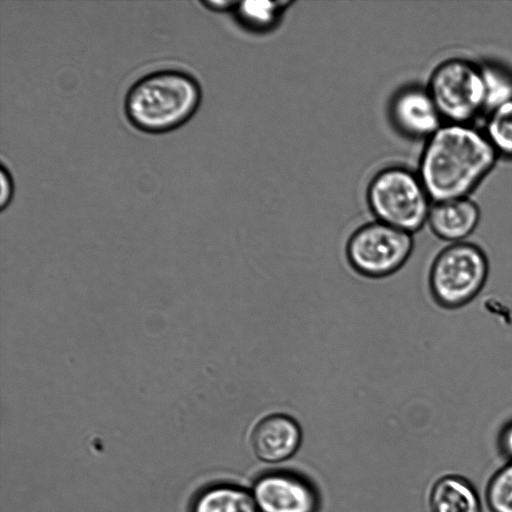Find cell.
<instances>
[{"mask_svg":"<svg viewBox=\"0 0 512 512\" xmlns=\"http://www.w3.org/2000/svg\"><path fill=\"white\" fill-rule=\"evenodd\" d=\"M497 158L484 131L470 124L446 123L428 138L419 178L433 203L467 198Z\"/></svg>","mask_w":512,"mask_h":512,"instance_id":"6da1fadb","label":"cell"},{"mask_svg":"<svg viewBox=\"0 0 512 512\" xmlns=\"http://www.w3.org/2000/svg\"><path fill=\"white\" fill-rule=\"evenodd\" d=\"M201 102L197 79L179 69H160L138 78L124 97V113L139 131L161 134L186 123Z\"/></svg>","mask_w":512,"mask_h":512,"instance_id":"7a4b0ae2","label":"cell"},{"mask_svg":"<svg viewBox=\"0 0 512 512\" xmlns=\"http://www.w3.org/2000/svg\"><path fill=\"white\" fill-rule=\"evenodd\" d=\"M488 259L476 244L463 241L442 249L434 258L428 276L431 296L444 309H457L471 302L484 287Z\"/></svg>","mask_w":512,"mask_h":512,"instance_id":"3957f363","label":"cell"},{"mask_svg":"<svg viewBox=\"0 0 512 512\" xmlns=\"http://www.w3.org/2000/svg\"><path fill=\"white\" fill-rule=\"evenodd\" d=\"M368 202L378 221L410 234L427 223L432 206L421 179L397 167L375 176L369 186Z\"/></svg>","mask_w":512,"mask_h":512,"instance_id":"277c9868","label":"cell"},{"mask_svg":"<svg viewBox=\"0 0 512 512\" xmlns=\"http://www.w3.org/2000/svg\"><path fill=\"white\" fill-rule=\"evenodd\" d=\"M428 92L447 123L469 124L486 109L481 66L464 59H449L432 73Z\"/></svg>","mask_w":512,"mask_h":512,"instance_id":"5b68a950","label":"cell"},{"mask_svg":"<svg viewBox=\"0 0 512 512\" xmlns=\"http://www.w3.org/2000/svg\"><path fill=\"white\" fill-rule=\"evenodd\" d=\"M413 246L412 234L377 221L354 231L345 252L355 272L369 278H383L397 272L408 261Z\"/></svg>","mask_w":512,"mask_h":512,"instance_id":"8992f818","label":"cell"},{"mask_svg":"<svg viewBox=\"0 0 512 512\" xmlns=\"http://www.w3.org/2000/svg\"><path fill=\"white\" fill-rule=\"evenodd\" d=\"M258 512H318L316 487L304 476L278 470L260 475L251 491Z\"/></svg>","mask_w":512,"mask_h":512,"instance_id":"52a82bcc","label":"cell"},{"mask_svg":"<svg viewBox=\"0 0 512 512\" xmlns=\"http://www.w3.org/2000/svg\"><path fill=\"white\" fill-rule=\"evenodd\" d=\"M302 440L298 422L283 413L263 417L252 433V446L259 459L269 463L282 462L293 456Z\"/></svg>","mask_w":512,"mask_h":512,"instance_id":"ba28073f","label":"cell"},{"mask_svg":"<svg viewBox=\"0 0 512 512\" xmlns=\"http://www.w3.org/2000/svg\"><path fill=\"white\" fill-rule=\"evenodd\" d=\"M392 115L397 126L407 135L429 138L441 126L442 117L428 90L409 88L394 99Z\"/></svg>","mask_w":512,"mask_h":512,"instance_id":"9c48e42d","label":"cell"},{"mask_svg":"<svg viewBox=\"0 0 512 512\" xmlns=\"http://www.w3.org/2000/svg\"><path fill=\"white\" fill-rule=\"evenodd\" d=\"M479 220V207L467 197L433 203L427 223L435 236L453 244L465 241Z\"/></svg>","mask_w":512,"mask_h":512,"instance_id":"30bf717a","label":"cell"},{"mask_svg":"<svg viewBox=\"0 0 512 512\" xmlns=\"http://www.w3.org/2000/svg\"><path fill=\"white\" fill-rule=\"evenodd\" d=\"M190 512H258L253 495L231 483H215L194 498Z\"/></svg>","mask_w":512,"mask_h":512,"instance_id":"8fae6325","label":"cell"},{"mask_svg":"<svg viewBox=\"0 0 512 512\" xmlns=\"http://www.w3.org/2000/svg\"><path fill=\"white\" fill-rule=\"evenodd\" d=\"M430 502L433 512H480V501L469 482L445 476L434 485Z\"/></svg>","mask_w":512,"mask_h":512,"instance_id":"7c38bea8","label":"cell"},{"mask_svg":"<svg viewBox=\"0 0 512 512\" xmlns=\"http://www.w3.org/2000/svg\"><path fill=\"white\" fill-rule=\"evenodd\" d=\"M484 133L498 156L512 159V99L489 111Z\"/></svg>","mask_w":512,"mask_h":512,"instance_id":"4fadbf2b","label":"cell"},{"mask_svg":"<svg viewBox=\"0 0 512 512\" xmlns=\"http://www.w3.org/2000/svg\"><path fill=\"white\" fill-rule=\"evenodd\" d=\"M481 70L485 86L486 109L491 111L512 99V75L510 73L494 64L483 65Z\"/></svg>","mask_w":512,"mask_h":512,"instance_id":"5bb4252c","label":"cell"},{"mask_svg":"<svg viewBox=\"0 0 512 512\" xmlns=\"http://www.w3.org/2000/svg\"><path fill=\"white\" fill-rule=\"evenodd\" d=\"M282 2L244 1L234 8L242 23L254 29L271 27L278 19Z\"/></svg>","mask_w":512,"mask_h":512,"instance_id":"9a60e30c","label":"cell"},{"mask_svg":"<svg viewBox=\"0 0 512 512\" xmlns=\"http://www.w3.org/2000/svg\"><path fill=\"white\" fill-rule=\"evenodd\" d=\"M487 500L492 512H512V461L491 479Z\"/></svg>","mask_w":512,"mask_h":512,"instance_id":"2e32d148","label":"cell"},{"mask_svg":"<svg viewBox=\"0 0 512 512\" xmlns=\"http://www.w3.org/2000/svg\"><path fill=\"white\" fill-rule=\"evenodd\" d=\"M0 180H1V196H0V205L1 208H5L12 199L13 196V180L10 172L1 164L0 167Z\"/></svg>","mask_w":512,"mask_h":512,"instance_id":"e0dca14e","label":"cell"},{"mask_svg":"<svg viewBox=\"0 0 512 512\" xmlns=\"http://www.w3.org/2000/svg\"><path fill=\"white\" fill-rule=\"evenodd\" d=\"M500 445L504 453L512 460V421L502 430Z\"/></svg>","mask_w":512,"mask_h":512,"instance_id":"ac0fdd59","label":"cell"},{"mask_svg":"<svg viewBox=\"0 0 512 512\" xmlns=\"http://www.w3.org/2000/svg\"><path fill=\"white\" fill-rule=\"evenodd\" d=\"M205 7L214 10H226L231 7H236L237 3L231 1H202L201 2Z\"/></svg>","mask_w":512,"mask_h":512,"instance_id":"d6986e66","label":"cell"}]
</instances>
